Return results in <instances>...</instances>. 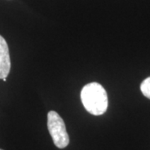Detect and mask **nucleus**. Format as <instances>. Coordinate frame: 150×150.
Masks as SVG:
<instances>
[{"label": "nucleus", "instance_id": "nucleus-3", "mask_svg": "<svg viewBox=\"0 0 150 150\" xmlns=\"http://www.w3.org/2000/svg\"><path fill=\"white\" fill-rule=\"evenodd\" d=\"M10 69L11 61L8 46L5 39L0 35V79L7 78Z\"/></svg>", "mask_w": 150, "mask_h": 150}, {"label": "nucleus", "instance_id": "nucleus-5", "mask_svg": "<svg viewBox=\"0 0 150 150\" xmlns=\"http://www.w3.org/2000/svg\"><path fill=\"white\" fill-rule=\"evenodd\" d=\"M0 150H4V149H0Z\"/></svg>", "mask_w": 150, "mask_h": 150}, {"label": "nucleus", "instance_id": "nucleus-2", "mask_svg": "<svg viewBox=\"0 0 150 150\" xmlns=\"http://www.w3.org/2000/svg\"><path fill=\"white\" fill-rule=\"evenodd\" d=\"M48 129L54 144L59 149H64L69 144V137L63 118L55 111L48 113Z\"/></svg>", "mask_w": 150, "mask_h": 150}, {"label": "nucleus", "instance_id": "nucleus-4", "mask_svg": "<svg viewBox=\"0 0 150 150\" xmlns=\"http://www.w3.org/2000/svg\"><path fill=\"white\" fill-rule=\"evenodd\" d=\"M140 90L146 98L150 99V77L145 79L140 85Z\"/></svg>", "mask_w": 150, "mask_h": 150}, {"label": "nucleus", "instance_id": "nucleus-1", "mask_svg": "<svg viewBox=\"0 0 150 150\" xmlns=\"http://www.w3.org/2000/svg\"><path fill=\"white\" fill-rule=\"evenodd\" d=\"M80 98L86 110L93 115H102L107 111V93L100 83L93 82L86 84L81 91Z\"/></svg>", "mask_w": 150, "mask_h": 150}]
</instances>
